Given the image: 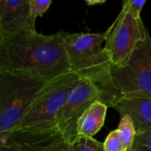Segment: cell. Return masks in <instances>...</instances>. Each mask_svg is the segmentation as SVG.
Here are the masks:
<instances>
[{
  "label": "cell",
  "instance_id": "1",
  "mask_svg": "<svg viewBox=\"0 0 151 151\" xmlns=\"http://www.w3.org/2000/svg\"><path fill=\"white\" fill-rule=\"evenodd\" d=\"M0 73L44 84L72 73L62 31L43 35L24 30L0 39Z\"/></svg>",
  "mask_w": 151,
  "mask_h": 151
},
{
  "label": "cell",
  "instance_id": "2",
  "mask_svg": "<svg viewBox=\"0 0 151 151\" xmlns=\"http://www.w3.org/2000/svg\"><path fill=\"white\" fill-rule=\"evenodd\" d=\"M109 33L108 28L102 33L71 34L62 31V35L72 73L95 82L104 92L107 106L112 108L118 101L111 81L113 64L103 46Z\"/></svg>",
  "mask_w": 151,
  "mask_h": 151
},
{
  "label": "cell",
  "instance_id": "3",
  "mask_svg": "<svg viewBox=\"0 0 151 151\" xmlns=\"http://www.w3.org/2000/svg\"><path fill=\"white\" fill-rule=\"evenodd\" d=\"M47 84L0 73V134L15 130Z\"/></svg>",
  "mask_w": 151,
  "mask_h": 151
},
{
  "label": "cell",
  "instance_id": "4",
  "mask_svg": "<svg viewBox=\"0 0 151 151\" xmlns=\"http://www.w3.org/2000/svg\"><path fill=\"white\" fill-rule=\"evenodd\" d=\"M79 79L73 73H69L47 84L35 97L16 129L56 130L58 113Z\"/></svg>",
  "mask_w": 151,
  "mask_h": 151
},
{
  "label": "cell",
  "instance_id": "5",
  "mask_svg": "<svg viewBox=\"0 0 151 151\" xmlns=\"http://www.w3.org/2000/svg\"><path fill=\"white\" fill-rule=\"evenodd\" d=\"M112 86L121 97L151 99V37L150 34L136 47L128 62L111 70Z\"/></svg>",
  "mask_w": 151,
  "mask_h": 151
},
{
  "label": "cell",
  "instance_id": "6",
  "mask_svg": "<svg viewBox=\"0 0 151 151\" xmlns=\"http://www.w3.org/2000/svg\"><path fill=\"white\" fill-rule=\"evenodd\" d=\"M96 101L106 104L104 92L92 81L79 79L57 116V129L65 142L72 144L79 137L78 123L87 109Z\"/></svg>",
  "mask_w": 151,
  "mask_h": 151
},
{
  "label": "cell",
  "instance_id": "7",
  "mask_svg": "<svg viewBox=\"0 0 151 151\" xmlns=\"http://www.w3.org/2000/svg\"><path fill=\"white\" fill-rule=\"evenodd\" d=\"M109 31L104 49L110 54L113 66L117 67L128 62L136 47L150 34L142 18L136 19L122 8Z\"/></svg>",
  "mask_w": 151,
  "mask_h": 151
},
{
  "label": "cell",
  "instance_id": "8",
  "mask_svg": "<svg viewBox=\"0 0 151 151\" xmlns=\"http://www.w3.org/2000/svg\"><path fill=\"white\" fill-rule=\"evenodd\" d=\"M61 139L57 129H15L0 134V151H44Z\"/></svg>",
  "mask_w": 151,
  "mask_h": 151
},
{
  "label": "cell",
  "instance_id": "9",
  "mask_svg": "<svg viewBox=\"0 0 151 151\" xmlns=\"http://www.w3.org/2000/svg\"><path fill=\"white\" fill-rule=\"evenodd\" d=\"M30 0L0 1V39L24 30H35Z\"/></svg>",
  "mask_w": 151,
  "mask_h": 151
},
{
  "label": "cell",
  "instance_id": "10",
  "mask_svg": "<svg viewBox=\"0 0 151 151\" xmlns=\"http://www.w3.org/2000/svg\"><path fill=\"white\" fill-rule=\"evenodd\" d=\"M121 117L128 115L136 133L151 129V99L147 97H121L113 107Z\"/></svg>",
  "mask_w": 151,
  "mask_h": 151
},
{
  "label": "cell",
  "instance_id": "11",
  "mask_svg": "<svg viewBox=\"0 0 151 151\" xmlns=\"http://www.w3.org/2000/svg\"><path fill=\"white\" fill-rule=\"evenodd\" d=\"M108 108L102 101L91 104L78 123V136L93 138L104 127Z\"/></svg>",
  "mask_w": 151,
  "mask_h": 151
},
{
  "label": "cell",
  "instance_id": "12",
  "mask_svg": "<svg viewBox=\"0 0 151 151\" xmlns=\"http://www.w3.org/2000/svg\"><path fill=\"white\" fill-rule=\"evenodd\" d=\"M117 129L119 133L123 143L124 151H132L134 139L137 134L132 119L128 115L121 117Z\"/></svg>",
  "mask_w": 151,
  "mask_h": 151
},
{
  "label": "cell",
  "instance_id": "13",
  "mask_svg": "<svg viewBox=\"0 0 151 151\" xmlns=\"http://www.w3.org/2000/svg\"><path fill=\"white\" fill-rule=\"evenodd\" d=\"M70 146L72 151H105L104 143L91 137L79 136Z\"/></svg>",
  "mask_w": 151,
  "mask_h": 151
},
{
  "label": "cell",
  "instance_id": "14",
  "mask_svg": "<svg viewBox=\"0 0 151 151\" xmlns=\"http://www.w3.org/2000/svg\"><path fill=\"white\" fill-rule=\"evenodd\" d=\"M132 151H151V129L136 134Z\"/></svg>",
  "mask_w": 151,
  "mask_h": 151
},
{
  "label": "cell",
  "instance_id": "15",
  "mask_svg": "<svg viewBox=\"0 0 151 151\" xmlns=\"http://www.w3.org/2000/svg\"><path fill=\"white\" fill-rule=\"evenodd\" d=\"M103 143L105 151H124L123 143L118 129L110 132Z\"/></svg>",
  "mask_w": 151,
  "mask_h": 151
},
{
  "label": "cell",
  "instance_id": "16",
  "mask_svg": "<svg viewBox=\"0 0 151 151\" xmlns=\"http://www.w3.org/2000/svg\"><path fill=\"white\" fill-rule=\"evenodd\" d=\"M146 4V0H126L122 2V9L128 12L136 19H141V12Z\"/></svg>",
  "mask_w": 151,
  "mask_h": 151
},
{
  "label": "cell",
  "instance_id": "17",
  "mask_svg": "<svg viewBox=\"0 0 151 151\" xmlns=\"http://www.w3.org/2000/svg\"><path fill=\"white\" fill-rule=\"evenodd\" d=\"M52 4L51 0H30L31 13L34 19L42 17Z\"/></svg>",
  "mask_w": 151,
  "mask_h": 151
},
{
  "label": "cell",
  "instance_id": "18",
  "mask_svg": "<svg viewBox=\"0 0 151 151\" xmlns=\"http://www.w3.org/2000/svg\"><path fill=\"white\" fill-rule=\"evenodd\" d=\"M44 151H72L71 146L69 143L65 142L63 139L58 141L51 146H50L48 149H46Z\"/></svg>",
  "mask_w": 151,
  "mask_h": 151
},
{
  "label": "cell",
  "instance_id": "19",
  "mask_svg": "<svg viewBox=\"0 0 151 151\" xmlns=\"http://www.w3.org/2000/svg\"><path fill=\"white\" fill-rule=\"evenodd\" d=\"M105 1H101V0H87L86 4L88 5H96V4H104Z\"/></svg>",
  "mask_w": 151,
  "mask_h": 151
}]
</instances>
